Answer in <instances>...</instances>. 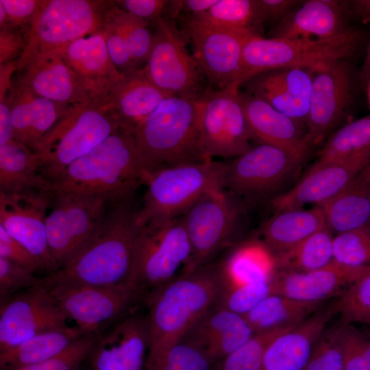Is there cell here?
Instances as JSON below:
<instances>
[{
    "instance_id": "6da1fadb",
    "label": "cell",
    "mask_w": 370,
    "mask_h": 370,
    "mask_svg": "<svg viewBox=\"0 0 370 370\" xmlns=\"http://www.w3.org/2000/svg\"><path fill=\"white\" fill-rule=\"evenodd\" d=\"M143 224L136 193L112 198L86 243L66 264L41 278V284L132 287L135 246Z\"/></svg>"
},
{
    "instance_id": "7a4b0ae2",
    "label": "cell",
    "mask_w": 370,
    "mask_h": 370,
    "mask_svg": "<svg viewBox=\"0 0 370 370\" xmlns=\"http://www.w3.org/2000/svg\"><path fill=\"white\" fill-rule=\"evenodd\" d=\"M225 288L221 262H211L173 280L145 301L149 338L145 370L219 303Z\"/></svg>"
},
{
    "instance_id": "3957f363",
    "label": "cell",
    "mask_w": 370,
    "mask_h": 370,
    "mask_svg": "<svg viewBox=\"0 0 370 370\" xmlns=\"http://www.w3.org/2000/svg\"><path fill=\"white\" fill-rule=\"evenodd\" d=\"M151 173L132 132L121 126L71 164L49 191L123 196L136 193Z\"/></svg>"
},
{
    "instance_id": "277c9868",
    "label": "cell",
    "mask_w": 370,
    "mask_h": 370,
    "mask_svg": "<svg viewBox=\"0 0 370 370\" xmlns=\"http://www.w3.org/2000/svg\"><path fill=\"white\" fill-rule=\"evenodd\" d=\"M121 126L103 100L70 106L34 149L40 175L51 184Z\"/></svg>"
},
{
    "instance_id": "5b68a950",
    "label": "cell",
    "mask_w": 370,
    "mask_h": 370,
    "mask_svg": "<svg viewBox=\"0 0 370 370\" xmlns=\"http://www.w3.org/2000/svg\"><path fill=\"white\" fill-rule=\"evenodd\" d=\"M132 132L151 173L206 160L199 143L198 98H165Z\"/></svg>"
},
{
    "instance_id": "8992f818",
    "label": "cell",
    "mask_w": 370,
    "mask_h": 370,
    "mask_svg": "<svg viewBox=\"0 0 370 370\" xmlns=\"http://www.w3.org/2000/svg\"><path fill=\"white\" fill-rule=\"evenodd\" d=\"M362 32L354 27L328 38L285 39L255 36L247 38L236 84L240 89L251 77L282 67L315 69L342 59H351L363 41Z\"/></svg>"
},
{
    "instance_id": "52a82bcc",
    "label": "cell",
    "mask_w": 370,
    "mask_h": 370,
    "mask_svg": "<svg viewBox=\"0 0 370 370\" xmlns=\"http://www.w3.org/2000/svg\"><path fill=\"white\" fill-rule=\"evenodd\" d=\"M193 270V249L182 216L143 224L135 246L132 286L144 304Z\"/></svg>"
},
{
    "instance_id": "ba28073f",
    "label": "cell",
    "mask_w": 370,
    "mask_h": 370,
    "mask_svg": "<svg viewBox=\"0 0 370 370\" xmlns=\"http://www.w3.org/2000/svg\"><path fill=\"white\" fill-rule=\"evenodd\" d=\"M225 163L213 160L183 163L151 173L140 206L143 222L183 215L209 190L223 187Z\"/></svg>"
},
{
    "instance_id": "9c48e42d",
    "label": "cell",
    "mask_w": 370,
    "mask_h": 370,
    "mask_svg": "<svg viewBox=\"0 0 370 370\" xmlns=\"http://www.w3.org/2000/svg\"><path fill=\"white\" fill-rule=\"evenodd\" d=\"M109 2L44 0L25 30L26 45L18 60L60 51L74 41L99 32Z\"/></svg>"
},
{
    "instance_id": "30bf717a",
    "label": "cell",
    "mask_w": 370,
    "mask_h": 370,
    "mask_svg": "<svg viewBox=\"0 0 370 370\" xmlns=\"http://www.w3.org/2000/svg\"><path fill=\"white\" fill-rule=\"evenodd\" d=\"M49 193L46 231L49 251L58 269L89 240L116 196L71 191Z\"/></svg>"
},
{
    "instance_id": "8fae6325",
    "label": "cell",
    "mask_w": 370,
    "mask_h": 370,
    "mask_svg": "<svg viewBox=\"0 0 370 370\" xmlns=\"http://www.w3.org/2000/svg\"><path fill=\"white\" fill-rule=\"evenodd\" d=\"M199 143L206 160L237 157L251 146L240 90L207 89L198 98Z\"/></svg>"
},
{
    "instance_id": "7c38bea8",
    "label": "cell",
    "mask_w": 370,
    "mask_h": 370,
    "mask_svg": "<svg viewBox=\"0 0 370 370\" xmlns=\"http://www.w3.org/2000/svg\"><path fill=\"white\" fill-rule=\"evenodd\" d=\"M45 288L66 318L88 334H101L145 304L131 286L60 284Z\"/></svg>"
},
{
    "instance_id": "4fadbf2b",
    "label": "cell",
    "mask_w": 370,
    "mask_h": 370,
    "mask_svg": "<svg viewBox=\"0 0 370 370\" xmlns=\"http://www.w3.org/2000/svg\"><path fill=\"white\" fill-rule=\"evenodd\" d=\"M153 44L142 68L147 78L169 96L199 98L204 90V75L185 40L173 23L163 16L156 21Z\"/></svg>"
},
{
    "instance_id": "5bb4252c",
    "label": "cell",
    "mask_w": 370,
    "mask_h": 370,
    "mask_svg": "<svg viewBox=\"0 0 370 370\" xmlns=\"http://www.w3.org/2000/svg\"><path fill=\"white\" fill-rule=\"evenodd\" d=\"M236 201L223 187H217L182 215L193 249V269L212 262L232 243L240 214Z\"/></svg>"
},
{
    "instance_id": "9a60e30c",
    "label": "cell",
    "mask_w": 370,
    "mask_h": 370,
    "mask_svg": "<svg viewBox=\"0 0 370 370\" xmlns=\"http://www.w3.org/2000/svg\"><path fill=\"white\" fill-rule=\"evenodd\" d=\"M355 73L350 59H342L314 70L308 113V138L321 143L342 121L354 98Z\"/></svg>"
},
{
    "instance_id": "2e32d148",
    "label": "cell",
    "mask_w": 370,
    "mask_h": 370,
    "mask_svg": "<svg viewBox=\"0 0 370 370\" xmlns=\"http://www.w3.org/2000/svg\"><path fill=\"white\" fill-rule=\"evenodd\" d=\"M301 163L283 149L259 144L225 163L223 188L236 198L267 195L289 179Z\"/></svg>"
},
{
    "instance_id": "e0dca14e",
    "label": "cell",
    "mask_w": 370,
    "mask_h": 370,
    "mask_svg": "<svg viewBox=\"0 0 370 370\" xmlns=\"http://www.w3.org/2000/svg\"><path fill=\"white\" fill-rule=\"evenodd\" d=\"M41 284L0 301V351L39 334L69 326Z\"/></svg>"
},
{
    "instance_id": "ac0fdd59",
    "label": "cell",
    "mask_w": 370,
    "mask_h": 370,
    "mask_svg": "<svg viewBox=\"0 0 370 370\" xmlns=\"http://www.w3.org/2000/svg\"><path fill=\"white\" fill-rule=\"evenodd\" d=\"M50 199L41 190L0 191V225L42 262L46 275L56 270L46 231Z\"/></svg>"
},
{
    "instance_id": "d6986e66",
    "label": "cell",
    "mask_w": 370,
    "mask_h": 370,
    "mask_svg": "<svg viewBox=\"0 0 370 370\" xmlns=\"http://www.w3.org/2000/svg\"><path fill=\"white\" fill-rule=\"evenodd\" d=\"M186 32L193 44V56L210 84L217 90L238 89L236 84L243 47L251 36L210 26L191 18L186 23Z\"/></svg>"
},
{
    "instance_id": "ffe728a7",
    "label": "cell",
    "mask_w": 370,
    "mask_h": 370,
    "mask_svg": "<svg viewBox=\"0 0 370 370\" xmlns=\"http://www.w3.org/2000/svg\"><path fill=\"white\" fill-rule=\"evenodd\" d=\"M148 339L138 307L100 334L87 360L90 370H145Z\"/></svg>"
},
{
    "instance_id": "44dd1931",
    "label": "cell",
    "mask_w": 370,
    "mask_h": 370,
    "mask_svg": "<svg viewBox=\"0 0 370 370\" xmlns=\"http://www.w3.org/2000/svg\"><path fill=\"white\" fill-rule=\"evenodd\" d=\"M369 164L370 154L345 160H317L291 190L273 198L272 206L277 212L308 204L320 206L341 193Z\"/></svg>"
},
{
    "instance_id": "7402d4cb",
    "label": "cell",
    "mask_w": 370,
    "mask_h": 370,
    "mask_svg": "<svg viewBox=\"0 0 370 370\" xmlns=\"http://www.w3.org/2000/svg\"><path fill=\"white\" fill-rule=\"evenodd\" d=\"M16 73V81L51 101L73 106L90 99L60 51L18 60Z\"/></svg>"
},
{
    "instance_id": "603a6c76",
    "label": "cell",
    "mask_w": 370,
    "mask_h": 370,
    "mask_svg": "<svg viewBox=\"0 0 370 370\" xmlns=\"http://www.w3.org/2000/svg\"><path fill=\"white\" fill-rule=\"evenodd\" d=\"M314 70L304 67L273 69L251 77L241 86L279 112L306 124Z\"/></svg>"
},
{
    "instance_id": "cb8c5ba5",
    "label": "cell",
    "mask_w": 370,
    "mask_h": 370,
    "mask_svg": "<svg viewBox=\"0 0 370 370\" xmlns=\"http://www.w3.org/2000/svg\"><path fill=\"white\" fill-rule=\"evenodd\" d=\"M240 98L251 138L283 149L303 162L312 147L306 124L246 91L240 92Z\"/></svg>"
},
{
    "instance_id": "d4e9b609",
    "label": "cell",
    "mask_w": 370,
    "mask_h": 370,
    "mask_svg": "<svg viewBox=\"0 0 370 370\" xmlns=\"http://www.w3.org/2000/svg\"><path fill=\"white\" fill-rule=\"evenodd\" d=\"M351 1L307 0L297 6L271 31L270 38H328L350 27Z\"/></svg>"
},
{
    "instance_id": "484cf974",
    "label": "cell",
    "mask_w": 370,
    "mask_h": 370,
    "mask_svg": "<svg viewBox=\"0 0 370 370\" xmlns=\"http://www.w3.org/2000/svg\"><path fill=\"white\" fill-rule=\"evenodd\" d=\"M369 267L355 268L333 260L308 272L277 271L273 278V294L293 299L323 302L341 295Z\"/></svg>"
},
{
    "instance_id": "4316f807",
    "label": "cell",
    "mask_w": 370,
    "mask_h": 370,
    "mask_svg": "<svg viewBox=\"0 0 370 370\" xmlns=\"http://www.w3.org/2000/svg\"><path fill=\"white\" fill-rule=\"evenodd\" d=\"M90 99L103 100L122 73L109 54L101 31L81 38L60 51Z\"/></svg>"
},
{
    "instance_id": "83f0119b",
    "label": "cell",
    "mask_w": 370,
    "mask_h": 370,
    "mask_svg": "<svg viewBox=\"0 0 370 370\" xmlns=\"http://www.w3.org/2000/svg\"><path fill=\"white\" fill-rule=\"evenodd\" d=\"M5 99L10 108L13 139L33 151L71 106L40 97L14 79Z\"/></svg>"
},
{
    "instance_id": "f1b7e54d",
    "label": "cell",
    "mask_w": 370,
    "mask_h": 370,
    "mask_svg": "<svg viewBox=\"0 0 370 370\" xmlns=\"http://www.w3.org/2000/svg\"><path fill=\"white\" fill-rule=\"evenodd\" d=\"M254 334L244 316L219 303L202 314L180 340L202 348L221 361Z\"/></svg>"
},
{
    "instance_id": "f546056e",
    "label": "cell",
    "mask_w": 370,
    "mask_h": 370,
    "mask_svg": "<svg viewBox=\"0 0 370 370\" xmlns=\"http://www.w3.org/2000/svg\"><path fill=\"white\" fill-rule=\"evenodd\" d=\"M332 314L331 309L315 312L275 337L266 349L260 370H303Z\"/></svg>"
},
{
    "instance_id": "4dcf8cb0",
    "label": "cell",
    "mask_w": 370,
    "mask_h": 370,
    "mask_svg": "<svg viewBox=\"0 0 370 370\" xmlns=\"http://www.w3.org/2000/svg\"><path fill=\"white\" fill-rule=\"evenodd\" d=\"M168 97L147 78L140 68L122 73L103 101L121 125L132 132Z\"/></svg>"
},
{
    "instance_id": "1f68e13d",
    "label": "cell",
    "mask_w": 370,
    "mask_h": 370,
    "mask_svg": "<svg viewBox=\"0 0 370 370\" xmlns=\"http://www.w3.org/2000/svg\"><path fill=\"white\" fill-rule=\"evenodd\" d=\"M318 206L332 234L370 227V164L341 193Z\"/></svg>"
},
{
    "instance_id": "d6a6232c",
    "label": "cell",
    "mask_w": 370,
    "mask_h": 370,
    "mask_svg": "<svg viewBox=\"0 0 370 370\" xmlns=\"http://www.w3.org/2000/svg\"><path fill=\"white\" fill-rule=\"evenodd\" d=\"M326 227L323 210L293 208L277 212L262 226V243L275 255L297 245Z\"/></svg>"
},
{
    "instance_id": "836d02e7",
    "label": "cell",
    "mask_w": 370,
    "mask_h": 370,
    "mask_svg": "<svg viewBox=\"0 0 370 370\" xmlns=\"http://www.w3.org/2000/svg\"><path fill=\"white\" fill-rule=\"evenodd\" d=\"M50 186L40 173L34 151L14 139L0 145V191L49 192Z\"/></svg>"
},
{
    "instance_id": "e575fe53",
    "label": "cell",
    "mask_w": 370,
    "mask_h": 370,
    "mask_svg": "<svg viewBox=\"0 0 370 370\" xmlns=\"http://www.w3.org/2000/svg\"><path fill=\"white\" fill-rule=\"evenodd\" d=\"M221 262L225 286L269 282L277 272L275 255L262 242L242 245Z\"/></svg>"
},
{
    "instance_id": "d590c367",
    "label": "cell",
    "mask_w": 370,
    "mask_h": 370,
    "mask_svg": "<svg viewBox=\"0 0 370 370\" xmlns=\"http://www.w3.org/2000/svg\"><path fill=\"white\" fill-rule=\"evenodd\" d=\"M84 334L77 327L69 325L36 335L0 351V369L11 370L42 362L61 352Z\"/></svg>"
},
{
    "instance_id": "8d00e7d4",
    "label": "cell",
    "mask_w": 370,
    "mask_h": 370,
    "mask_svg": "<svg viewBox=\"0 0 370 370\" xmlns=\"http://www.w3.org/2000/svg\"><path fill=\"white\" fill-rule=\"evenodd\" d=\"M321 304L271 294L244 317L255 332L291 328L312 315Z\"/></svg>"
},
{
    "instance_id": "74e56055",
    "label": "cell",
    "mask_w": 370,
    "mask_h": 370,
    "mask_svg": "<svg viewBox=\"0 0 370 370\" xmlns=\"http://www.w3.org/2000/svg\"><path fill=\"white\" fill-rule=\"evenodd\" d=\"M190 18L247 36H261L263 25L257 0H218L207 12Z\"/></svg>"
},
{
    "instance_id": "f35d334b",
    "label": "cell",
    "mask_w": 370,
    "mask_h": 370,
    "mask_svg": "<svg viewBox=\"0 0 370 370\" xmlns=\"http://www.w3.org/2000/svg\"><path fill=\"white\" fill-rule=\"evenodd\" d=\"M332 233L326 227L316 232L293 247L275 255L277 271L308 272L334 260Z\"/></svg>"
},
{
    "instance_id": "ab89813d",
    "label": "cell",
    "mask_w": 370,
    "mask_h": 370,
    "mask_svg": "<svg viewBox=\"0 0 370 370\" xmlns=\"http://www.w3.org/2000/svg\"><path fill=\"white\" fill-rule=\"evenodd\" d=\"M370 154V114L334 132L319 150L318 161L339 160Z\"/></svg>"
},
{
    "instance_id": "60d3db41",
    "label": "cell",
    "mask_w": 370,
    "mask_h": 370,
    "mask_svg": "<svg viewBox=\"0 0 370 370\" xmlns=\"http://www.w3.org/2000/svg\"><path fill=\"white\" fill-rule=\"evenodd\" d=\"M106 12L126 40L136 67L140 69L141 64H145L153 44L149 22L122 10L114 1H110Z\"/></svg>"
},
{
    "instance_id": "b9f144b4",
    "label": "cell",
    "mask_w": 370,
    "mask_h": 370,
    "mask_svg": "<svg viewBox=\"0 0 370 370\" xmlns=\"http://www.w3.org/2000/svg\"><path fill=\"white\" fill-rule=\"evenodd\" d=\"M338 297L331 310L343 323L370 325V267Z\"/></svg>"
},
{
    "instance_id": "7bdbcfd3",
    "label": "cell",
    "mask_w": 370,
    "mask_h": 370,
    "mask_svg": "<svg viewBox=\"0 0 370 370\" xmlns=\"http://www.w3.org/2000/svg\"><path fill=\"white\" fill-rule=\"evenodd\" d=\"M219 362L202 348L180 340L146 370H217Z\"/></svg>"
},
{
    "instance_id": "ee69618b",
    "label": "cell",
    "mask_w": 370,
    "mask_h": 370,
    "mask_svg": "<svg viewBox=\"0 0 370 370\" xmlns=\"http://www.w3.org/2000/svg\"><path fill=\"white\" fill-rule=\"evenodd\" d=\"M288 329L255 332L247 341L223 358L217 370H260L266 349L270 342Z\"/></svg>"
},
{
    "instance_id": "f6af8a7d",
    "label": "cell",
    "mask_w": 370,
    "mask_h": 370,
    "mask_svg": "<svg viewBox=\"0 0 370 370\" xmlns=\"http://www.w3.org/2000/svg\"><path fill=\"white\" fill-rule=\"evenodd\" d=\"M333 254L334 260L343 265L370 267V227L335 235Z\"/></svg>"
},
{
    "instance_id": "bcb514c9",
    "label": "cell",
    "mask_w": 370,
    "mask_h": 370,
    "mask_svg": "<svg viewBox=\"0 0 370 370\" xmlns=\"http://www.w3.org/2000/svg\"><path fill=\"white\" fill-rule=\"evenodd\" d=\"M100 334H86L59 354L38 363L11 370H79L87 361Z\"/></svg>"
},
{
    "instance_id": "7dc6e473",
    "label": "cell",
    "mask_w": 370,
    "mask_h": 370,
    "mask_svg": "<svg viewBox=\"0 0 370 370\" xmlns=\"http://www.w3.org/2000/svg\"><path fill=\"white\" fill-rule=\"evenodd\" d=\"M303 370H344L338 326L329 329L326 327L314 345Z\"/></svg>"
},
{
    "instance_id": "c3c4849f",
    "label": "cell",
    "mask_w": 370,
    "mask_h": 370,
    "mask_svg": "<svg viewBox=\"0 0 370 370\" xmlns=\"http://www.w3.org/2000/svg\"><path fill=\"white\" fill-rule=\"evenodd\" d=\"M344 370H370V338L353 324L338 326Z\"/></svg>"
},
{
    "instance_id": "681fc988",
    "label": "cell",
    "mask_w": 370,
    "mask_h": 370,
    "mask_svg": "<svg viewBox=\"0 0 370 370\" xmlns=\"http://www.w3.org/2000/svg\"><path fill=\"white\" fill-rule=\"evenodd\" d=\"M272 281L235 286H225L219 304L243 316L262 299L273 294Z\"/></svg>"
},
{
    "instance_id": "f907efd6",
    "label": "cell",
    "mask_w": 370,
    "mask_h": 370,
    "mask_svg": "<svg viewBox=\"0 0 370 370\" xmlns=\"http://www.w3.org/2000/svg\"><path fill=\"white\" fill-rule=\"evenodd\" d=\"M40 280L30 270L0 258V301L33 288Z\"/></svg>"
},
{
    "instance_id": "816d5d0a",
    "label": "cell",
    "mask_w": 370,
    "mask_h": 370,
    "mask_svg": "<svg viewBox=\"0 0 370 370\" xmlns=\"http://www.w3.org/2000/svg\"><path fill=\"white\" fill-rule=\"evenodd\" d=\"M0 258L7 259L36 273L45 271L42 262L0 225Z\"/></svg>"
},
{
    "instance_id": "f5cc1de1",
    "label": "cell",
    "mask_w": 370,
    "mask_h": 370,
    "mask_svg": "<svg viewBox=\"0 0 370 370\" xmlns=\"http://www.w3.org/2000/svg\"><path fill=\"white\" fill-rule=\"evenodd\" d=\"M122 10L146 21H156L167 11L171 14L172 1L167 0H119L114 1Z\"/></svg>"
},
{
    "instance_id": "db71d44e",
    "label": "cell",
    "mask_w": 370,
    "mask_h": 370,
    "mask_svg": "<svg viewBox=\"0 0 370 370\" xmlns=\"http://www.w3.org/2000/svg\"><path fill=\"white\" fill-rule=\"evenodd\" d=\"M42 2V0H0V4L8 16V25L25 30L30 25Z\"/></svg>"
},
{
    "instance_id": "11a10c76",
    "label": "cell",
    "mask_w": 370,
    "mask_h": 370,
    "mask_svg": "<svg viewBox=\"0 0 370 370\" xmlns=\"http://www.w3.org/2000/svg\"><path fill=\"white\" fill-rule=\"evenodd\" d=\"M25 45V29L10 25L0 28V65L18 61Z\"/></svg>"
},
{
    "instance_id": "9f6ffc18",
    "label": "cell",
    "mask_w": 370,
    "mask_h": 370,
    "mask_svg": "<svg viewBox=\"0 0 370 370\" xmlns=\"http://www.w3.org/2000/svg\"><path fill=\"white\" fill-rule=\"evenodd\" d=\"M300 0H257L259 14L262 23H279L299 6Z\"/></svg>"
},
{
    "instance_id": "6f0895ef",
    "label": "cell",
    "mask_w": 370,
    "mask_h": 370,
    "mask_svg": "<svg viewBox=\"0 0 370 370\" xmlns=\"http://www.w3.org/2000/svg\"><path fill=\"white\" fill-rule=\"evenodd\" d=\"M13 139V127L10 106L6 99L0 101V145Z\"/></svg>"
},
{
    "instance_id": "680465c9",
    "label": "cell",
    "mask_w": 370,
    "mask_h": 370,
    "mask_svg": "<svg viewBox=\"0 0 370 370\" xmlns=\"http://www.w3.org/2000/svg\"><path fill=\"white\" fill-rule=\"evenodd\" d=\"M218 0H177L179 13L180 11L191 14L194 17L210 10Z\"/></svg>"
},
{
    "instance_id": "91938a15",
    "label": "cell",
    "mask_w": 370,
    "mask_h": 370,
    "mask_svg": "<svg viewBox=\"0 0 370 370\" xmlns=\"http://www.w3.org/2000/svg\"><path fill=\"white\" fill-rule=\"evenodd\" d=\"M18 61L0 65V101H3L10 92L13 84L12 76L17 71Z\"/></svg>"
},
{
    "instance_id": "94428289",
    "label": "cell",
    "mask_w": 370,
    "mask_h": 370,
    "mask_svg": "<svg viewBox=\"0 0 370 370\" xmlns=\"http://www.w3.org/2000/svg\"><path fill=\"white\" fill-rule=\"evenodd\" d=\"M353 14L358 16L362 23L370 24V0L351 1Z\"/></svg>"
},
{
    "instance_id": "6125c7cd",
    "label": "cell",
    "mask_w": 370,
    "mask_h": 370,
    "mask_svg": "<svg viewBox=\"0 0 370 370\" xmlns=\"http://www.w3.org/2000/svg\"><path fill=\"white\" fill-rule=\"evenodd\" d=\"M361 85L368 88L370 84V39L367 45L366 56L359 75Z\"/></svg>"
},
{
    "instance_id": "be15d7a7",
    "label": "cell",
    "mask_w": 370,
    "mask_h": 370,
    "mask_svg": "<svg viewBox=\"0 0 370 370\" xmlns=\"http://www.w3.org/2000/svg\"><path fill=\"white\" fill-rule=\"evenodd\" d=\"M367 88H369V97H370V84H369V86H368Z\"/></svg>"
}]
</instances>
